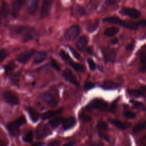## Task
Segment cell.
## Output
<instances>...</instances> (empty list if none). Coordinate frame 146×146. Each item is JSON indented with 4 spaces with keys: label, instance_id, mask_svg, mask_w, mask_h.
<instances>
[{
    "label": "cell",
    "instance_id": "48",
    "mask_svg": "<svg viewBox=\"0 0 146 146\" xmlns=\"http://www.w3.org/2000/svg\"><path fill=\"white\" fill-rule=\"evenodd\" d=\"M26 1V0H15V2L22 7V6L25 4Z\"/></svg>",
    "mask_w": 146,
    "mask_h": 146
},
{
    "label": "cell",
    "instance_id": "13",
    "mask_svg": "<svg viewBox=\"0 0 146 146\" xmlns=\"http://www.w3.org/2000/svg\"><path fill=\"white\" fill-rule=\"evenodd\" d=\"M19 127L16 121H15L9 123L7 125V128L11 135L13 136H17L19 134Z\"/></svg>",
    "mask_w": 146,
    "mask_h": 146
},
{
    "label": "cell",
    "instance_id": "39",
    "mask_svg": "<svg viewBox=\"0 0 146 146\" xmlns=\"http://www.w3.org/2000/svg\"><path fill=\"white\" fill-rule=\"evenodd\" d=\"M16 122L17 123V124L19 125V126H21L23 124H25L26 123V119L25 117L23 116H19L17 120H15Z\"/></svg>",
    "mask_w": 146,
    "mask_h": 146
},
{
    "label": "cell",
    "instance_id": "57",
    "mask_svg": "<svg viewBox=\"0 0 146 146\" xmlns=\"http://www.w3.org/2000/svg\"><path fill=\"white\" fill-rule=\"evenodd\" d=\"M1 12H0V24H1Z\"/></svg>",
    "mask_w": 146,
    "mask_h": 146
},
{
    "label": "cell",
    "instance_id": "23",
    "mask_svg": "<svg viewBox=\"0 0 146 146\" xmlns=\"http://www.w3.org/2000/svg\"><path fill=\"white\" fill-rule=\"evenodd\" d=\"M101 87L105 90H113L118 87V84L112 80H105Z\"/></svg>",
    "mask_w": 146,
    "mask_h": 146
},
{
    "label": "cell",
    "instance_id": "8",
    "mask_svg": "<svg viewBox=\"0 0 146 146\" xmlns=\"http://www.w3.org/2000/svg\"><path fill=\"white\" fill-rule=\"evenodd\" d=\"M62 75L63 78L68 82L75 86H79V83L77 80V79L72 72L68 68H66L63 70Z\"/></svg>",
    "mask_w": 146,
    "mask_h": 146
},
{
    "label": "cell",
    "instance_id": "11",
    "mask_svg": "<svg viewBox=\"0 0 146 146\" xmlns=\"http://www.w3.org/2000/svg\"><path fill=\"white\" fill-rule=\"evenodd\" d=\"M39 0H30L27 6V12L30 15L34 14L38 7Z\"/></svg>",
    "mask_w": 146,
    "mask_h": 146
},
{
    "label": "cell",
    "instance_id": "42",
    "mask_svg": "<svg viewBox=\"0 0 146 146\" xmlns=\"http://www.w3.org/2000/svg\"><path fill=\"white\" fill-rule=\"evenodd\" d=\"M117 2V0H106L104 4L106 7L112 6Z\"/></svg>",
    "mask_w": 146,
    "mask_h": 146
},
{
    "label": "cell",
    "instance_id": "49",
    "mask_svg": "<svg viewBox=\"0 0 146 146\" xmlns=\"http://www.w3.org/2000/svg\"><path fill=\"white\" fill-rule=\"evenodd\" d=\"M139 25V26H141L143 27H145L146 25V21L145 19H143L141 21H140L139 22H138Z\"/></svg>",
    "mask_w": 146,
    "mask_h": 146
},
{
    "label": "cell",
    "instance_id": "43",
    "mask_svg": "<svg viewBox=\"0 0 146 146\" xmlns=\"http://www.w3.org/2000/svg\"><path fill=\"white\" fill-rule=\"evenodd\" d=\"M95 86V84L92 83V82H87L85 84V86H84V88L85 89L88 90H90L92 88H94Z\"/></svg>",
    "mask_w": 146,
    "mask_h": 146
},
{
    "label": "cell",
    "instance_id": "18",
    "mask_svg": "<svg viewBox=\"0 0 146 146\" xmlns=\"http://www.w3.org/2000/svg\"><path fill=\"white\" fill-rule=\"evenodd\" d=\"M46 132V125L44 124H40L38 125V127L36 128L35 131V135L36 137L38 139H42Z\"/></svg>",
    "mask_w": 146,
    "mask_h": 146
},
{
    "label": "cell",
    "instance_id": "31",
    "mask_svg": "<svg viewBox=\"0 0 146 146\" xmlns=\"http://www.w3.org/2000/svg\"><path fill=\"white\" fill-rule=\"evenodd\" d=\"M145 128V122H141L139 123L138 124H136L133 128V132L134 133H138L140 132L141 131L144 129Z\"/></svg>",
    "mask_w": 146,
    "mask_h": 146
},
{
    "label": "cell",
    "instance_id": "44",
    "mask_svg": "<svg viewBox=\"0 0 146 146\" xmlns=\"http://www.w3.org/2000/svg\"><path fill=\"white\" fill-rule=\"evenodd\" d=\"M99 136L100 137L102 138L103 139L107 141H110L109 137H108L105 133H103V132H99Z\"/></svg>",
    "mask_w": 146,
    "mask_h": 146
},
{
    "label": "cell",
    "instance_id": "37",
    "mask_svg": "<svg viewBox=\"0 0 146 146\" xmlns=\"http://www.w3.org/2000/svg\"><path fill=\"white\" fill-rule=\"evenodd\" d=\"M124 115L128 119H135L136 116L135 113L131 111H125L124 112Z\"/></svg>",
    "mask_w": 146,
    "mask_h": 146
},
{
    "label": "cell",
    "instance_id": "34",
    "mask_svg": "<svg viewBox=\"0 0 146 146\" xmlns=\"http://www.w3.org/2000/svg\"><path fill=\"white\" fill-rule=\"evenodd\" d=\"M98 127L99 129H101V130H103V131H106L108 129V126L107 125V124L103 121H99L98 123Z\"/></svg>",
    "mask_w": 146,
    "mask_h": 146
},
{
    "label": "cell",
    "instance_id": "56",
    "mask_svg": "<svg viewBox=\"0 0 146 146\" xmlns=\"http://www.w3.org/2000/svg\"><path fill=\"white\" fill-rule=\"evenodd\" d=\"M87 52H88L89 54H92V52H91V47H89V48L87 49Z\"/></svg>",
    "mask_w": 146,
    "mask_h": 146
},
{
    "label": "cell",
    "instance_id": "52",
    "mask_svg": "<svg viewBox=\"0 0 146 146\" xmlns=\"http://www.w3.org/2000/svg\"><path fill=\"white\" fill-rule=\"evenodd\" d=\"M44 144L42 142H36L32 145V146H42Z\"/></svg>",
    "mask_w": 146,
    "mask_h": 146
},
{
    "label": "cell",
    "instance_id": "21",
    "mask_svg": "<svg viewBox=\"0 0 146 146\" xmlns=\"http://www.w3.org/2000/svg\"><path fill=\"white\" fill-rule=\"evenodd\" d=\"M140 64L141 65V67L140 70L142 72H145L146 70L145 67V62H146V52L145 50H143L140 53Z\"/></svg>",
    "mask_w": 146,
    "mask_h": 146
},
{
    "label": "cell",
    "instance_id": "24",
    "mask_svg": "<svg viewBox=\"0 0 146 146\" xmlns=\"http://www.w3.org/2000/svg\"><path fill=\"white\" fill-rule=\"evenodd\" d=\"M0 12L1 15H2L4 18H7L9 17L10 14V9L9 6L7 2H4L1 4Z\"/></svg>",
    "mask_w": 146,
    "mask_h": 146
},
{
    "label": "cell",
    "instance_id": "47",
    "mask_svg": "<svg viewBox=\"0 0 146 146\" xmlns=\"http://www.w3.org/2000/svg\"><path fill=\"white\" fill-rule=\"evenodd\" d=\"M134 48V44L132 43H131L129 44H128L127 46H126V50H128V51H132Z\"/></svg>",
    "mask_w": 146,
    "mask_h": 146
},
{
    "label": "cell",
    "instance_id": "51",
    "mask_svg": "<svg viewBox=\"0 0 146 146\" xmlns=\"http://www.w3.org/2000/svg\"><path fill=\"white\" fill-rule=\"evenodd\" d=\"M118 43V39L117 38H114L111 41V43L112 44H116Z\"/></svg>",
    "mask_w": 146,
    "mask_h": 146
},
{
    "label": "cell",
    "instance_id": "10",
    "mask_svg": "<svg viewBox=\"0 0 146 146\" xmlns=\"http://www.w3.org/2000/svg\"><path fill=\"white\" fill-rule=\"evenodd\" d=\"M42 99L44 103L51 107H55L57 106V103L54 98L48 92L44 93L42 95Z\"/></svg>",
    "mask_w": 146,
    "mask_h": 146
},
{
    "label": "cell",
    "instance_id": "32",
    "mask_svg": "<svg viewBox=\"0 0 146 146\" xmlns=\"http://www.w3.org/2000/svg\"><path fill=\"white\" fill-rule=\"evenodd\" d=\"M33 140V132L31 131H28L23 136V140L26 143H31Z\"/></svg>",
    "mask_w": 146,
    "mask_h": 146
},
{
    "label": "cell",
    "instance_id": "55",
    "mask_svg": "<svg viewBox=\"0 0 146 146\" xmlns=\"http://www.w3.org/2000/svg\"><path fill=\"white\" fill-rule=\"evenodd\" d=\"M0 146H6V143L1 139H0Z\"/></svg>",
    "mask_w": 146,
    "mask_h": 146
},
{
    "label": "cell",
    "instance_id": "36",
    "mask_svg": "<svg viewBox=\"0 0 146 146\" xmlns=\"http://www.w3.org/2000/svg\"><path fill=\"white\" fill-rule=\"evenodd\" d=\"M7 55V51L5 48L0 49V62H2Z\"/></svg>",
    "mask_w": 146,
    "mask_h": 146
},
{
    "label": "cell",
    "instance_id": "17",
    "mask_svg": "<svg viewBox=\"0 0 146 146\" xmlns=\"http://www.w3.org/2000/svg\"><path fill=\"white\" fill-rule=\"evenodd\" d=\"M47 58V53L44 51H41L37 52L34 58L33 62L35 64H38L42 63Z\"/></svg>",
    "mask_w": 146,
    "mask_h": 146
},
{
    "label": "cell",
    "instance_id": "53",
    "mask_svg": "<svg viewBox=\"0 0 146 146\" xmlns=\"http://www.w3.org/2000/svg\"><path fill=\"white\" fill-rule=\"evenodd\" d=\"M90 146H104V145L102 144H101V143H91L90 144Z\"/></svg>",
    "mask_w": 146,
    "mask_h": 146
},
{
    "label": "cell",
    "instance_id": "25",
    "mask_svg": "<svg viewBox=\"0 0 146 146\" xmlns=\"http://www.w3.org/2000/svg\"><path fill=\"white\" fill-rule=\"evenodd\" d=\"M108 120L111 124H112L113 125H114L117 128H118L120 129H125L127 127H129V125H126L125 123H124L119 120H116V119H109Z\"/></svg>",
    "mask_w": 146,
    "mask_h": 146
},
{
    "label": "cell",
    "instance_id": "2",
    "mask_svg": "<svg viewBox=\"0 0 146 146\" xmlns=\"http://www.w3.org/2000/svg\"><path fill=\"white\" fill-rule=\"evenodd\" d=\"M80 32V27L77 25H73L66 31L64 33V37L67 40H73L78 37Z\"/></svg>",
    "mask_w": 146,
    "mask_h": 146
},
{
    "label": "cell",
    "instance_id": "1",
    "mask_svg": "<svg viewBox=\"0 0 146 146\" xmlns=\"http://www.w3.org/2000/svg\"><path fill=\"white\" fill-rule=\"evenodd\" d=\"M15 34L21 38L23 42H27L34 39L36 36L35 30L31 27L19 26L14 30Z\"/></svg>",
    "mask_w": 146,
    "mask_h": 146
},
{
    "label": "cell",
    "instance_id": "30",
    "mask_svg": "<svg viewBox=\"0 0 146 146\" xmlns=\"http://www.w3.org/2000/svg\"><path fill=\"white\" fill-rule=\"evenodd\" d=\"M70 65L76 71H78V72H82L84 71V68L83 66L80 64L75 63L74 62L71 61L70 62Z\"/></svg>",
    "mask_w": 146,
    "mask_h": 146
},
{
    "label": "cell",
    "instance_id": "27",
    "mask_svg": "<svg viewBox=\"0 0 146 146\" xmlns=\"http://www.w3.org/2000/svg\"><path fill=\"white\" fill-rule=\"evenodd\" d=\"M119 32V29L115 27H111L107 29L104 31V35L108 37H111L115 35Z\"/></svg>",
    "mask_w": 146,
    "mask_h": 146
},
{
    "label": "cell",
    "instance_id": "14",
    "mask_svg": "<svg viewBox=\"0 0 146 146\" xmlns=\"http://www.w3.org/2000/svg\"><path fill=\"white\" fill-rule=\"evenodd\" d=\"M63 110L62 108H60L59 109L56 110H51V111H48L47 112H45L44 113H43L42 116L41 117L43 120H46L50 118H51L57 115H59L60 113H61L63 112Z\"/></svg>",
    "mask_w": 146,
    "mask_h": 146
},
{
    "label": "cell",
    "instance_id": "38",
    "mask_svg": "<svg viewBox=\"0 0 146 146\" xmlns=\"http://www.w3.org/2000/svg\"><path fill=\"white\" fill-rule=\"evenodd\" d=\"M117 102L115 101L113 102L112 104L111 105L110 108H109V111L112 112V113H115L116 111H117Z\"/></svg>",
    "mask_w": 146,
    "mask_h": 146
},
{
    "label": "cell",
    "instance_id": "19",
    "mask_svg": "<svg viewBox=\"0 0 146 146\" xmlns=\"http://www.w3.org/2000/svg\"><path fill=\"white\" fill-rule=\"evenodd\" d=\"M63 128L64 130H67L70 129L72 127H74L76 123L75 119L73 117H69L65 119L63 121Z\"/></svg>",
    "mask_w": 146,
    "mask_h": 146
},
{
    "label": "cell",
    "instance_id": "41",
    "mask_svg": "<svg viewBox=\"0 0 146 146\" xmlns=\"http://www.w3.org/2000/svg\"><path fill=\"white\" fill-rule=\"evenodd\" d=\"M51 66L53 67L54 69H55L56 71H59L60 70V67L58 63L56 62V61L54 59H51Z\"/></svg>",
    "mask_w": 146,
    "mask_h": 146
},
{
    "label": "cell",
    "instance_id": "4",
    "mask_svg": "<svg viewBox=\"0 0 146 146\" xmlns=\"http://www.w3.org/2000/svg\"><path fill=\"white\" fill-rule=\"evenodd\" d=\"M52 4V0H43L40 10V16L42 19L45 18L48 16Z\"/></svg>",
    "mask_w": 146,
    "mask_h": 146
},
{
    "label": "cell",
    "instance_id": "12",
    "mask_svg": "<svg viewBox=\"0 0 146 146\" xmlns=\"http://www.w3.org/2000/svg\"><path fill=\"white\" fill-rule=\"evenodd\" d=\"M128 93L132 96L139 98L140 96H144L145 94V86H141L139 90H129Z\"/></svg>",
    "mask_w": 146,
    "mask_h": 146
},
{
    "label": "cell",
    "instance_id": "35",
    "mask_svg": "<svg viewBox=\"0 0 146 146\" xmlns=\"http://www.w3.org/2000/svg\"><path fill=\"white\" fill-rule=\"evenodd\" d=\"M79 118L84 122H88L91 120V116L85 113H80L79 115Z\"/></svg>",
    "mask_w": 146,
    "mask_h": 146
},
{
    "label": "cell",
    "instance_id": "28",
    "mask_svg": "<svg viewBox=\"0 0 146 146\" xmlns=\"http://www.w3.org/2000/svg\"><path fill=\"white\" fill-rule=\"evenodd\" d=\"M63 121V117L62 116H59L51 119L49 121V124L53 128H56L59 126Z\"/></svg>",
    "mask_w": 146,
    "mask_h": 146
},
{
    "label": "cell",
    "instance_id": "9",
    "mask_svg": "<svg viewBox=\"0 0 146 146\" xmlns=\"http://www.w3.org/2000/svg\"><path fill=\"white\" fill-rule=\"evenodd\" d=\"M105 60L108 62H114L116 60V54L113 49L110 48H104L102 50Z\"/></svg>",
    "mask_w": 146,
    "mask_h": 146
},
{
    "label": "cell",
    "instance_id": "20",
    "mask_svg": "<svg viewBox=\"0 0 146 146\" xmlns=\"http://www.w3.org/2000/svg\"><path fill=\"white\" fill-rule=\"evenodd\" d=\"M27 111L31 120L33 122H36L39 118V113L37 110L31 107H30L27 108Z\"/></svg>",
    "mask_w": 146,
    "mask_h": 146
},
{
    "label": "cell",
    "instance_id": "45",
    "mask_svg": "<svg viewBox=\"0 0 146 146\" xmlns=\"http://www.w3.org/2000/svg\"><path fill=\"white\" fill-rule=\"evenodd\" d=\"M60 56L63 59H64V60H68V59H70L69 56H68V55L66 54V52L64 51H63V50H62L60 51Z\"/></svg>",
    "mask_w": 146,
    "mask_h": 146
},
{
    "label": "cell",
    "instance_id": "6",
    "mask_svg": "<svg viewBox=\"0 0 146 146\" xmlns=\"http://www.w3.org/2000/svg\"><path fill=\"white\" fill-rule=\"evenodd\" d=\"M90 106L91 108L101 111H106L108 110V103L106 101L100 99L93 100Z\"/></svg>",
    "mask_w": 146,
    "mask_h": 146
},
{
    "label": "cell",
    "instance_id": "16",
    "mask_svg": "<svg viewBox=\"0 0 146 146\" xmlns=\"http://www.w3.org/2000/svg\"><path fill=\"white\" fill-rule=\"evenodd\" d=\"M99 22L98 19L94 21H89L86 22V29L89 33H92L95 31L98 27Z\"/></svg>",
    "mask_w": 146,
    "mask_h": 146
},
{
    "label": "cell",
    "instance_id": "26",
    "mask_svg": "<svg viewBox=\"0 0 146 146\" xmlns=\"http://www.w3.org/2000/svg\"><path fill=\"white\" fill-rule=\"evenodd\" d=\"M123 27L130 30H137L139 28V25L138 22L129 21L127 22H124V25Z\"/></svg>",
    "mask_w": 146,
    "mask_h": 146
},
{
    "label": "cell",
    "instance_id": "29",
    "mask_svg": "<svg viewBox=\"0 0 146 146\" xmlns=\"http://www.w3.org/2000/svg\"><path fill=\"white\" fill-rule=\"evenodd\" d=\"M21 6L17 3L15 1L12 4V14L14 18H17L19 13Z\"/></svg>",
    "mask_w": 146,
    "mask_h": 146
},
{
    "label": "cell",
    "instance_id": "46",
    "mask_svg": "<svg viewBox=\"0 0 146 146\" xmlns=\"http://www.w3.org/2000/svg\"><path fill=\"white\" fill-rule=\"evenodd\" d=\"M69 48H70V50H71V51L72 52V54H73V55L76 58V59H79V58H80V55H79V54L75 50H74L72 47H69Z\"/></svg>",
    "mask_w": 146,
    "mask_h": 146
},
{
    "label": "cell",
    "instance_id": "50",
    "mask_svg": "<svg viewBox=\"0 0 146 146\" xmlns=\"http://www.w3.org/2000/svg\"><path fill=\"white\" fill-rule=\"evenodd\" d=\"M59 144V143L56 141H52L51 143H50L48 145V146H57L58 144Z\"/></svg>",
    "mask_w": 146,
    "mask_h": 146
},
{
    "label": "cell",
    "instance_id": "15",
    "mask_svg": "<svg viewBox=\"0 0 146 146\" xmlns=\"http://www.w3.org/2000/svg\"><path fill=\"white\" fill-rule=\"evenodd\" d=\"M103 21L104 22L111 23V24H114L119 25L121 26H124V21H123L121 19H120L119 18L117 17H110L105 18L103 19Z\"/></svg>",
    "mask_w": 146,
    "mask_h": 146
},
{
    "label": "cell",
    "instance_id": "40",
    "mask_svg": "<svg viewBox=\"0 0 146 146\" xmlns=\"http://www.w3.org/2000/svg\"><path fill=\"white\" fill-rule=\"evenodd\" d=\"M87 63L88 64V66H89V67H90V69L91 70H95V68H96V64L95 63H94V62L93 61L92 59H87Z\"/></svg>",
    "mask_w": 146,
    "mask_h": 146
},
{
    "label": "cell",
    "instance_id": "7",
    "mask_svg": "<svg viewBox=\"0 0 146 146\" xmlns=\"http://www.w3.org/2000/svg\"><path fill=\"white\" fill-rule=\"evenodd\" d=\"M120 12L123 15H126L127 17H129L134 19L138 18L141 15V13L138 10L134 8H131V7H123L121 9Z\"/></svg>",
    "mask_w": 146,
    "mask_h": 146
},
{
    "label": "cell",
    "instance_id": "5",
    "mask_svg": "<svg viewBox=\"0 0 146 146\" xmlns=\"http://www.w3.org/2000/svg\"><path fill=\"white\" fill-rule=\"evenodd\" d=\"M5 100L11 105H17L19 103V98L17 94L11 91H6L3 93Z\"/></svg>",
    "mask_w": 146,
    "mask_h": 146
},
{
    "label": "cell",
    "instance_id": "3",
    "mask_svg": "<svg viewBox=\"0 0 146 146\" xmlns=\"http://www.w3.org/2000/svg\"><path fill=\"white\" fill-rule=\"evenodd\" d=\"M36 50L34 48H31L30 50H26L22 52L17 58V60L22 64H25L31 59L33 55L35 53Z\"/></svg>",
    "mask_w": 146,
    "mask_h": 146
},
{
    "label": "cell",
    "instance_id": "22",
    "mask_svg": "<svg viewBox=\"0 0 146 146\" xmlns=\"http://www.w3.org/2000/svg\"><path fill=\"white\" fill-rule=\"evenodd\" d=\"M87 43H88V39L86 36L83 35L80 36L78 39V40L76 42V46L79 50H82L86 47Z\"/></svg>",
    "mask_w": 146,
    "mask_h": 146
},
{
    "label": "cell",
    "instance_id": "54",
    "mask_svg": "<svg viewBox=\"0 0 146 146\" xmlns=\"http://www.w3.org/2000/svg\"><path fill=\"white\" fill-rule=\"evenodd\" d=\"M73 145H74V143L72 142H68L64 144L63 146H73Z\"/></svg>",
    "mask_w": 146,
    "mask_h": 146
},
{
    "label": "cell",
    "instance_id": "33",
    "mask_svg": "<svg viewBox=\"0 0 146 146\" xmlns=\"http://www.w3.org/2000/svg\"><path fill=\"white\" fill-rule=\"evenodd\" d=\"M131 103H132L133 106L135 107V108H140L143 110H145V107H144V105L140 102H137V101H136V100H131Z\"/></svg>",
    "mask_w": 146,
    "mask_h": 146
}]
</instances>
